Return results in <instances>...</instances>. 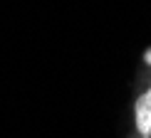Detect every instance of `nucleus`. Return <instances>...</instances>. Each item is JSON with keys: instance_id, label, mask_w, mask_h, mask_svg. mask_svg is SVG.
<instances>
[{"instance_id": "obj_1", "label": "nucleus", "mask_w": 151, "mask_h": 138, "mask_svg": "<svg viewBox=\"0 0 151 138\" xmlns=\"http://www.w3.org/2000/svg\"><path fill=\"white\" fill-rule=\"evenodd\" d=\"M136 128L141 138H151V89L136 99Z\"/></svg>"}, {"instance_id": "obj_2", "label": "nucleus", "mask_w": 151, "mask_h": 138, "mask_svg": "<svg viewBox=\"0 0 151 138\" xmlns=\"http://www.w3.org/2000/svg\"><path fill=\"white\" fill-rule=\"evenodd\" d=\"M144 59H146V64H151V49H149L146 54H144Z\"/></svg>"}]
</instances>
